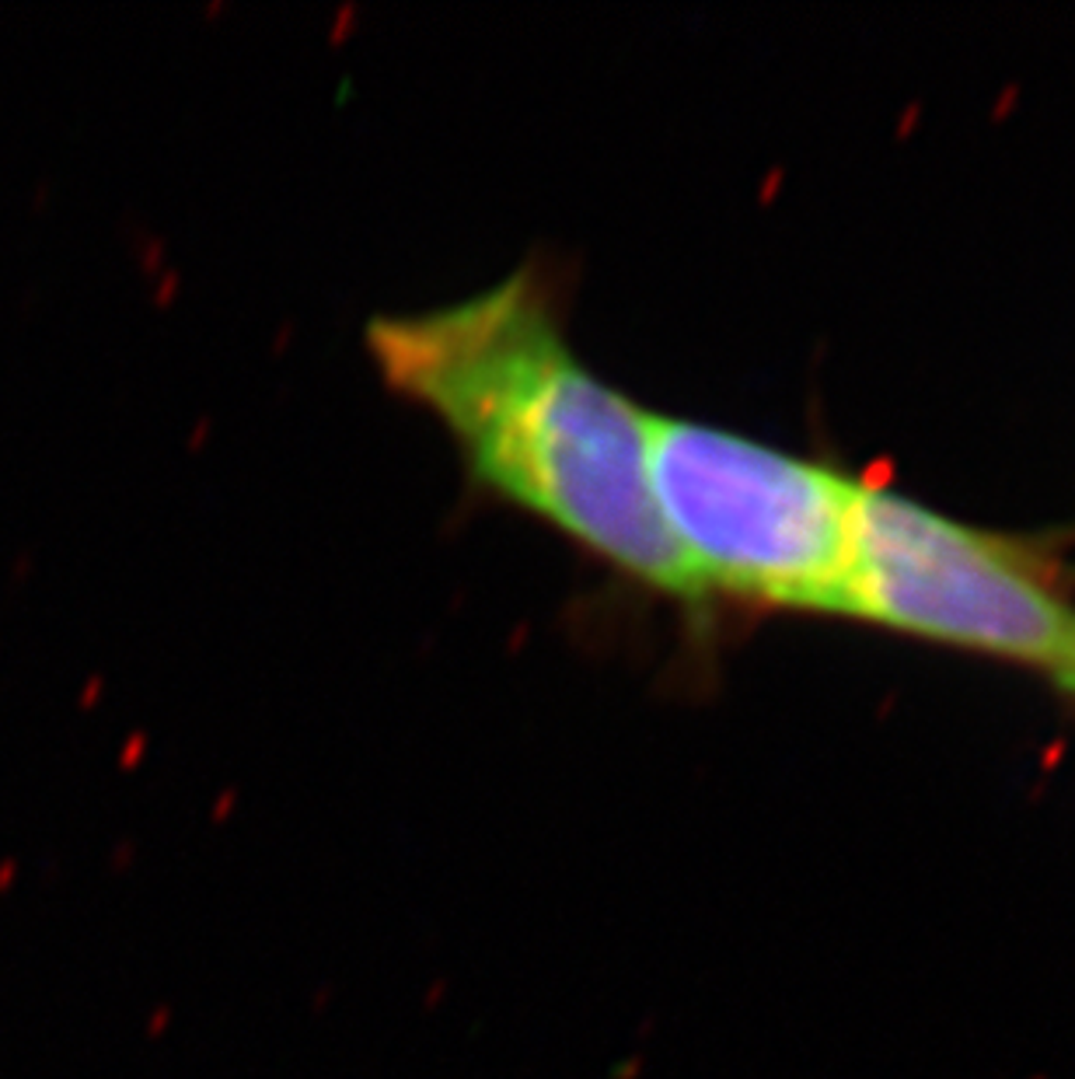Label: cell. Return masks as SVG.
Wrapping results in <instances>:
<instances>
[{
  "label": "cell",
  "mask_w": 1075,
  "mask_h": 1079,
  "mask_svg": "<svg viewBox=\"0 0 1075 1079\" xmlns=\"http://www.w3.org/2000/svg\"><path fill=\"white\" fill-rule=\"evenodd\" d=\"M646 464L653 500L702 597L849 616L863 479L650 409Z\"/></svg>",
  "instance_id": "7a4b0ae2"
},
{
  "label": "cell",
  "mask_w": 1075,
  "mask_h": 1079,
  "mask_svg": "<svg viewBox=\"0 0 1075 1079\" xmlns=\"http://www.w3.org/2000/svg\"><path fill=\"white\" fill-rule=\"evenodd\" d=\"M363 343L384 388L447 430L472 486L626 584L705 601L653 500L646 409L577 354L542 265L441 308L378 314Z\"/></svg>",
  "instance_id": "6da1fadb"
},
{
  "label": "cell",
  "mask_w": 1075,
  "mask_h": 1079,
  "mask_svg": "<svg viewBox=\"0 0 1075 1079\" xmlns=\"http://www.w3.org/2000/svg\"><path fill=\"white\" fill-rule=\"evenodd\" d=\"M849 619L1010 660L1075 703V601L1016 542L869 486Z\"/></svg>",
  "instance_id": "3957f363"
}]
</instances>
